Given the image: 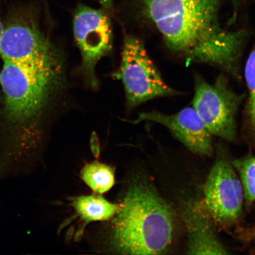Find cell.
<instances>
[{"label":"cell","mask_w":255,"mask_h":255,"mask_svg":"<svg viewBox=\"0 0 255 255\" xmlns=\"http://www.w3.org/2000/svg\"><path fill=\"white\" fill-rule=\"evenodd\" d=\"M71 205L76 216L85 224L109 221L119 211L120 205L109 202L99 195L81 196L72 199Z\"/></svg>","instance_id":"30bf717a"},{"label":"cell","mask_w":255,"mask_h":255,"mask_svg":"<svg viewBox=\"0 0 255 255\" xmlns=\"http://www.w3.org/2000/svg\"><path fill=\"white\" fill-rule=\"evenodd\" d=\"M108 11L80 4L73 15V34L81 52L82 71L93 88L98 85L96 67L113 48V27Z\"/></svg>","instance_id":"5b68a950"},{"label":"cell","mask_w":255,"mask_h":255,"mask_svg":"<svg viewBox=\"0 0 255 255\" xmlns=\"http://www.w3.org/2000/svg\"><path fill=\"white\" fill-rule=\"evenodd\" d=\"M244 96L232 90L223 75L213 84L197 75L193 108L212 136L231 141L237 135V116Z\"/></svg>","instance_id":"277c9868"},{"label":"cell","mask_w":255,"mask_h":255,"mask_svg":"<svg viewBox=\"0 0 255 255\" xmlns=\"http://www.w3.org/2000/svg\"><path fill=\"white\" fill-rule=\"evenodd\" d=\"M114 217L109 250L123 255H161L173 241L174 218L170 206L148 181H132Z\"/></svg>","instance_id":"7a4b0ae2"},{"label":"cell","mask_w":255,"mask_h":255,"mask_svg":"<svg viewBox=\"0 0 255 255\" xmlns=\"http://www.w3.org/2000/svg\"><path fill=\"white\" fill-rule=\"evenodd\" d=\"M3 31H4V27L2 26L1 19H0V41H1Z\"/></svg>","instance_id":"9a60e30c"},{"label":"cell","mask_w":255,"mask_h":255,"mask_svg":"<svg viewBox=\"0 0 255 255\" xmlns=\"http://www.w3.org/2000/svg\"><path fill=\"white\" fill-rule=\"evenodd\" d=\"M233 166L239 174L244 199L248 203L255 202V156L249 155L236 159Z\"/></svg>","instance_id":"7c38bea8"},{"label":"cell","mask_w":255,"mask_h":255,"mask_svg":"<svg viewBox=\"0 0 255 255\" xmlns=\"http://www.w3.org/2000/svg\"><path fill=\"white\" fill-rule=\"evenodd\" d=\"M121 57L120 68L111 76L123 82L129 109L154 98L178 94L165 82L138 38L124 37Z\"/></svg>","instance_id":"3957f363"},{"label":"cell","mask_w":255,"mask_h":255,"mask_svg":"<svg viewBox=\"0 0 255 255\" xmlns=\"http://www.w3.org/2000/svg\"><path fill=\"white\" fill-rule=\"evenodd\" d=\"M221 4V0H124L123 5L136 20L155 28L175 55L239 78L247 34L222 26Z\"/></svg>","instance_id":"6da1fadb"},{"label":"cell","mask_w":255,"mask_h":255,"mask_svg":"<svg viewBox=\"0 0 255 255\" xmlns=\"http://www.w3.org/2000/svg\"><path fill=\"white\" fill-rule=\"evenodd\" d=\"M81 178L96 194H104L115 184V171L110 165L95 161L82 169Z\"/></svg>","instance_id":"8fae6325"},{"label":"cell","mask_w":255,"mask_h":255,"mask_svg":"<svg viewBox=\"0 0 255 255\" xmlns=\"http://www.w3.org/2000/svg\"><path fill=\"white\" fill-rule=\"evenodd\" d=\"M4 62L43 66L66 62L63 51L34 23L17 22L4 28L0 41Z\"/></svg>","instance_id":"8992f818"},{"label":"cell","mask_w":255,"mask_h":255,"mask_svg":"<svg viewBox=\"0 0 255 255\" xmlns=\"http://www.w3.org/2000/svg\"><path fill=\"white\" fill-rule=\"evenodd\" d=\"M235 170L227 159H218L204 186V205L212 219L221 225H231L242 213L244 190Z\"/></svg>","instance_id":"52a82bcc"},{"label":"cell","mask_w":255,"mask_h":255,"mask_svg":"<svg viewBox=\"0 0 255 255\" xmlns=\"http://www.w3.org/2000/svg\"><path fill=\"white\" fill-rule=\"evenodd\" d=\"M245 76L248 88L247 105V119L255 134V47L248 56L245 68Z\"/></svg>","instance_id":"4fadbf2b"},{"label":"cell","mask_w":255,"mask_h":255,"mask_svg":"<svg viewBox=\"0 0 255 255\" xmlns=\"http://www.w3.org/2000/svg\"><path fill=\"white\" fill-rule=\"evenodd\" d=\"M182 218L187 234L188 254H228L216 234L211 217L203 203H187L182 210Z\"/></svg>","instance_id":"9c48e42d"},{"label":"cell","mask_w":255,"mask_h":255,"mask_svg":"<svg viewBox=\"0 0 255 255\" xmlns=\"http://www.w3.org/2000/svg\"><path fill=\"white\" fill-rule=\"evenodd\" d=\"M103 7L108 11L112 10L113 7V0H98Z\"/></svg>","instance_id":"5bb4252c"},{"label":"cell","mask_w":255,"mask_h":255,"mask_svg":"<svg viewBox=\"0 0 255 255\" xmlns=\"http://www.w3.org/2000/svg\"><path fill=\"white\" fill-rule=\"evenodd\" d=\"M142 121H150L167 128L175 138L195 154L210 155L212 153V135L193 107L185 108L171 115L157 111L141 113L131 123Z\"/></svg>","instance_id":"ba28073f"}]
</instances>
